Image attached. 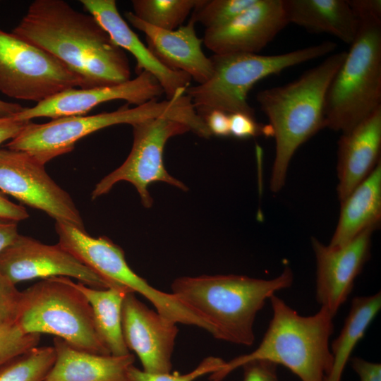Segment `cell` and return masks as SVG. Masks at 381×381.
<instances>
[{"label":"cell","mask_w":381,"mask_h":381,"mask_svg":"<svg viewBox=\"0 0 381 381\" xmlns=\"http://www.w3.org/2000/svg\"><path fill=\"white\" fill-rule=\"evenodd\" d=\"M13 34L55 56L81 80L80 89L131 80L128 57L91 14L63 0H35Z\"/></svg>","instance_id":"6da1fadb"},{"label":"cell","mask_w":381,"mask_h":381,"mask_svg":"<svg viewBox=\"0 0 381 381\" xmlns=\"http://www.w3.org/2000/svg\"><path fill=\"white\" fill-rule=\"evenodd\" d=\"M293 282V272L287 267L271 279L236 274L181 277L173 281L171 289L182 304L211 327L214 338L251 346L257 314L267 299L289 288Z\"/></svg>","instance_id":"7a4b0ae2"},{"label":"cell","mask_w":381,"mask_h":381,"mask_svg":"<svg viewBox=\"0 0 381 381\" xmlns=\"http://www.w3.org/2000/svg\"><path fill=\"white\" fill-rule=\"evenodd\" d=\"M346 52L327 56L317 66L286 85L259 92L256 100L268 119L275 140L270 188L278 192L284 185L289 163L298 148L326 128V93Z\"/></svg>","instance_id":"3957f363"},{"label":"cell","mask_w":381,"mask_h":381,"mask_svg":"<svg viewBox=\"0 0 381 381\" xmlns=\"http://www.w3.org/2000/svg\"><path fill=\"white\" fill-rule=\"evenodd\" d=\"M272 318L258 348L239 356L210 375L221 381L245 363L264 359L282 365L301 381H325L332 367L329 344L334 332V317L324 308L314 315L303 316L276 294L270 298Z\"/></svg>","instance_id":"277c9868"},{"label":"cell","mask_w":381,"mask_h":381,"mask_svg":"<svg viewBox=\"0 0 381 381\" xmlns=\"http://www.w3.org/2000/svg\"><path fill=\"white\" fill-rule=\"evenodd\" d=\"M159 117L182 123L190 130L198 128L200 122L190 99L179 94L171 99L159 101L156 98L133 108L126 104L111 112L61 117L44 123L30 121L5 147L26 152L45 165L70 152L78 140L99 130Z\"/></svg>","instance_id":"5b68a950"},{"label":"cell","mask_w":381,"mask_h":381,"mask_svg":"<svg viewBox=\"0 0 381 381\" xmlns=\"http://www.w3.org/2000/svg\"><path fill=\"white\" fill-rule=\"evenodd\" d=\"M337 44L325 41L318 44L275 55L251 53L213 54V73L202 84L189 86L186 95L202 119L212 110L229 114L242 112L255 116L247 99L251 88L269 75L315 59L335 50Z\"/></svg>","instance_id":"8992f818"},{"label":"cell","mask_w":381,"mask_h":381,"mask_svg":"<svg viewBox=\"0 0 381 381\" xmlns=\"http://www.w3.org/2000/svg\"><path fill=\"white\" fill-rule=\"evenodd\" d=\"M359 28L326 93V128L342 133L381 108V19H359Z\"/></svg>","instance_id":"52a82bcc"},{"label":"cell","mask_w":381,"mask_h":381,"mask_svg":"<svg viewBox=\"0 0 381 381\" xmlns=\"http://www.w3.org/2000/svg\"><path fill=\"white\" fill-rule=\"evenodd\" d=\"M16 324L26 334H51L77 349L111 355L96 330L89 301L68 277L43 279L20 291Z\"/></svg>","instance_id":"ba28073f"},{"label":"cell","mask_w":381,"mask_h":381,"mask_svg":"<svg viewBox=\"0 0 381 381\" xmlns=\"http://www.w3.org/2000/svg\"><path fill=\"white\" fill-rule=\"evenodd\" d=\"M79 76L49 52L0 30V92L37 103L81 87Z\"/></svg>","instance_id":"9c48e42d"},{"label":"cell","mask_w":381,"mask_h":381,"mask_svg":"<svg viewBox=\"0 0 381 381\" xmlns=\"http://www.w3.org/2000/svg\"><path fill=\"white\" fill-rule=\"evenodd\" d=\"M133 145L124 162L97 183L92 199L108 193L120 181L131 183L136 189L141 203L152 206L153 199L148 186L161 181L183 191L188 188L172 176L164 164L163 154L167 142L172 137L190 131L185 124L165 117L144 120L131 125Z\"/></svg>","instance_id":"30bf717a"},{"label":"cell","mask_w":381,"mask_h":381,"mask_svg":"<svg viewBox=\"0 0 381 381\" xmlns=\"http://www.w3.org/2000/svg\"><path fill=\"white\" fill-rule=\"evenodd\" d=\"M58 244L114 286H124L147 299L163 317L178 320L183 305L174 294L152 287L127 263L123 250L105 236L95 238L68 223L55 222Z\"/></svg>","instance_id":"8fae6325"},{"label":"cell","mask_w":381,"mask_h":381,"mask_svg":"<svg viewBox=\"0 0 381 381\" xmlns=\"http://www.w3.org/2000/svg\"><path fill=\"white\" fill-rule=\"evenodd\" d=\"M0 190L56 222L85 231L71 195L49 176L44 164L26 152L0 148Z\"/></svg>","instance_id":"7c38bea8"},{"label":"cell","mask_w":381,"mask_h":381,"mask_svg":"<svg viewBox=\"0 0 381 381\" xmlns=\"http://www.w3.org/2000/svg\"><path fill=\"white\" fill-rule=\"evenodd\" d=\"M0 273L15 285L35 278L65 277H73L97 289L117 286L85 266L58 243L47 245L20 234L0 253Z\"/></svg>","instance_id":"4fadbf2b"},{"label":"cell","mask_w":381,"mask_h":381,"mask_svg":"<svg viewBox=\"0 0 381 381\" xmlns=\"http://www.w3.org/2000/svg\"><path fill=\"white\" fill-rule=\"evenodd\" d=\"M375 229L368 228L348 243L336 248L312 238L316 260V301L333 317L347 300L370 258L371 236Z\"/></svg>","instance_id":"5bb4252c"},{"label":"cell","mask_w":381,"mask_h":381,"mask_svg":"<svg viewBox=\"0 0 381 381\" xmlns=\"http://www.w3.org/2000/svg\"><path fill=\"white\" fill-rule=\"evenodd\" d=\"M177 323L163 317L128 292L123 301L121 327L125 344L134 351L150 373H170L171 356L179 329Z\"/></svg>","instance_id":"9a60e30c"},{"label":"cell","mask_w":381,"mask_h":381,"mask_svg":"<svg viewBox=\"0 0 381 381\" xmlns=\"http://www.w3.org/2000/svg\"><path fill=\"white\" fill-rule=\"evenodd\" d=\"M164 93L159 81L149 72L143 71L135 78L117 85L63 91L33 107L25 108L13 116L19 121H30L38 117L54 119L82 116L106 102L121 99L138 106L158 99Z\"/></svg>","instance_id":"2e32d148"},{"label":"cell","mask_w":381,"mask_h":381,"mask_svg":"<svg viewBox=\"0 0 381 381\" xmlns=\"http://www.w3.org/2000/svg\"><path fill=\"white\" fill-rule=\"evenodd\" d=\"M288 24L283 0H257L227 23L205 29L202 42L214 54H258Z\"/></svg>","instance_id":"e0dca14e"},{"label":"cell","mask_w":381,"mask_h":381,"mask_svg":"<svg viewBox=\"0 0 381 381\" xmlns=\"http://www.w3.org/2000/svg\"><path fill=\"white\" fill-rule=\"evenodd\" d=\"M107 32L111 40L122 49L129 52L136 59V72L145 71L160 83L167 99L186 93L191 77L187 73L171 70L162 64L130 28L119 13L114 0L80 1Z\"/></svg>","instance_id":"ac0fdd59"},{"label":"cell","mask_w":381,"mask_h":381,"mask_svg":"<svg viewBox=\"0 0 381 381\" xmlns=\"http://www.w3.org/2000/svg\"><path fill=\"white\" fill-rule=\"evenodd\" d=\"M125 17L145 34L148 49L165 66L187 73L198 84L210 78L213 73L212 62L202 49V39L197 36L195 23L192 19L186 25L167 30L145 23L133 12L126 13Z\"/></svg>","instance_id":"d6986e66"},{"label":"cell","mask_w":381,"mask_h":381,"mask_svg":"<svg viewBox=\"0 0 381 381\" xmlns=\"http://www.w3.org/2000/svg\"><path fill=\"white\" fill-rule=\"evenodd\" d=\"M381 108L342 133L338 142V198L341 202L380 161Z\"/></svg>","instance_id":"ffe728a7"},{"label":"cell","mask_w":381,"mask_h":381,"mask_svg":"<svg viewBox=\"0 0 381 381\" xmlns=\"http://www.w3.org/2000/svg\"><path fill=\"white\" fill-rule=\"evenodd\" d=\"M53 341L56 359L44 381H131L133 353L99 355L77 349L59 337Z\"/></svg>","instance_id":"44dd1931"},{"label":"cell","mask_w":381,"mask_h":381,"mask_svg":"<svg viewBox=\"0 0 381 381\" xmlns=\"http://www.w3.org/2000/svg\"><path fill=\"white\" fill-rule=\"evenodd\" d=\"M289 23L315 33H327L351 44L359 19L347 0H283Z\"/></svg>","instance_id":"7402d4cb"},{"label":"cell","mask_w":381,"mask_h":381,"mask_svg":"<svg viewBox=\"0 0 381 381\" xmlns=\"http://www.w3.org/2000/svg\"><path fill=\"white\" fill-rule=\"evenodd\" d=\"M339 221L328 245L340 247L381 220V162L341 202Z\"/></svg>","instance_id":"603a6c76"},{"label":"cell","mask_w":381,"mask_h":381,"mask_svg":"<svg viewBox=\"0 0 381 381\" xmlns=\"http://www.w3.org/2000/svg\"><path fill=\"white\" fill-rule=\"evenodd\" d=\"M75 287L83 294L91 306L96 330L112 356L130 353L122 333L121 310L123 298L129 291L124 286L97 289L80 282Z\"/></svg>","instance_id":"cb8c5ba5"},{"label":"cell","mask_w":381,"mask_h":381,"mask_svg":"<svg viewBox=\"0 0 381 381\" xmlns=\"http://www.w3.org/2000/svg\"><path fill=\"white\" fill-rule=\"evenodd\" d=\"M381 308V294L355 297L339 336L330 346L333 363L325 381H341L353 349Z\"/></svg>","instance_id":"d4e9b609"},{"label":"cell","mask_w":381,"mask_h":381,"mask_svg":"<svg viewBox=\"0 0 381 381\" xmlns=\"http://www.w3.org/2000/svg\"><path fill=\"white\" fill-rule=\"evenodd\" d=\"M55 359L54 346L34 347L0 365V381H44Z\"/></svg>","instance_id":"484cf974"},{"label":"cell","mask_w":381,"mask_h":381,"mask_svg":"<svg viewBox=\"0 0 381 381\" xmlns=\"http://www.w3.org/2000/svg\"><path fill=\"white\" fill-rule=\"evenodd\" d=\"M198 0H133V14L153 27L174 30L181 27Z\"/></svg>","instance_id":"4316f807"},{"label":"cell","mask_w":381,"mask_h":381,"mask_svg":"<svg viewBox=\"0 0 381 381\" xmlns=\"http://www.w3.org/2000/svg\"><path fill=\"white\" fill-rule=\"evenodd\" d=\"M257 0H198L192 19L210 29L231 21L253 6Z\"/></svg>","instance_id":"83f0119b"},{"label":"cell","mask_w":381,"mask_h":381,"mask_svg":"<svg viewBox=\"0 0 381 381\" xmlns=\"http://www.w3.org/2000/svg\"><path fill=\"white\" fill-rule=\"evenodd\" d=\"M226 361L221 358L208 356L204 358L193 370L186 373H150L131 365L128 376L131 381H194L207 374H212L222 368Z\"/></svg>","instance_id":"f1b7e54d"},{"label":"cell","mask_w":381,"mask_h":381,"mask_svg":"<svg viewBox=\"0 0 381 381\" xmlns=\"http://www.w3.org/2000/svg\"><path fill=\"white\" fill-rule=\"evenodd\" d=\"M40 334H26L15 323L0 327V365L37 346Z\"/></svg>","instance_id":"f546056e"},{"label":"cell","mask_w":381,"mask_h":381,"mask_svg":"<svg viewBox=\"0 0 381 381\" xmlns=\"http://www.w3.org/2000/svg\"><path fill=\"white\" fill-rule=\"evenodd\" d=\"M20 298V291L0 273V327L16 323Z\"/></svg>","instance_id":"4dcf8cb0"},{"label":"cell","mask_w":381,"mask_h":381,"mask_svg":"<svg viewBox=\"0 0 381 381\" xmlns=\"http://www.w3.org/2000/svg\"><path fill=\"white\" fill-rule=\"evenodd\" d=\"M229 123L230 135L239 139L255 137L261 134L267 135L266 126H261L255 116L245 113L230 114Z\"/></svg>","instance_id":"1f68e13d"},{"label":"cell","mask_w":381,"mask_h":381,"mask_svg":"<svg viewBox=\"0 0 381 381\" xmlns=\"http://www.w3.org/2000/svg\"><path fill=\"white\" fill-rule=\"evenodd\" d=\"M276 363L264 359H255L243 364V381H279Z\"/></svg>","instance_id":"d6a6232c"},{"label":"cell","mask_w":381,"mask_h":381,"mask_svg":"<svg viewBox=\"0 0 381 381\" xmlns=\"http://www.w3.org/2000/svg\"><path fill=\"white\" fill-rule=\"evenodd\" d=\"M211 135L225 137L230 135L229 114L212 110L203 118Z\"/></svg>","instance_id":"836d02e7"},{"label":"cell","mask_w":381,"mask_h":381,"mask_svg":"<svg viewBox=\"0 0 381 381\" xmlns=\"http://www.w3.org/2000/svg\"><path fill=\"white\" fill-rule=\"evenodd\" d=\"M351 366L360 381H381V365L359 357L351 359Z\"/></svg>","instance_id":"e575fe53"},{"label":"cell","mask_w":381,"mask_h":381,"mask_svg":"<svg viewBox=\"0 0 381 381\" xmlns=\"http://www.w3.org/2000/svg\"><path fill=\"white\" fill-rule=\"evenodd\" d=\"M358 19L375 18L381 19L380 0H347Z\"/></svg>","instance_id":"d590c367"},{"label":"cell","mask_w":381,"mask_h":381,"mask_svg":"<svg viewBox=\"0 0 381 381\" xmlns=\"http://www.w3.org/2000/svg\"><path fill=\"white\" fill-rule=\"evenodd\" d=\"M28 217L29 214L24 207L10 201L0 193V218L18 222Z\"/></svg>","instance_id":"8d00e7d4"},{"label":"cell","mask_w":381,"mask_h":381,"mask_svg":"<svg viewBox=\"0 0 381 381\" xmlns=\"http://www.w3.org/2000/svg\"><path fill=\"white\" fill-rule=\"evenodd\" d=\"M30 121H19L14 116L0 119V145L15 138Z\"/></svg>","instance_id":"74e56055"},{"label":"cell","mask_w":381,"mask_h":381,"mask_svg":"<svg viewBox=\"0 0 381 381\" xmlns=\"http://www.w3.org/2000/svg\"><path fill=\"white\" fill-rule=\"evenodd\" d=\"M18 222L0 218V253L18 236Z\"/></svg>","instance_id":"f35d334b"},{"label":"cell","mask_w":381,"mask_h":381,"mask_svg":"<svg viewBox=\"0 0 381 381\" xmlns=\"http://www.w3.org/2000/svg\"><path fill=\"white\" fill-rule=\"evenodd\" d=\"M24 109L19 104L0 99V119L13 116Z\"/></svg>","instance_id":"ab89813d"}]
</instances>
